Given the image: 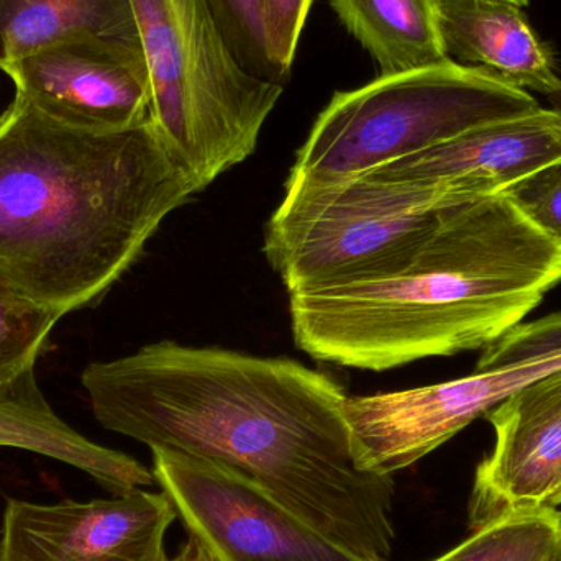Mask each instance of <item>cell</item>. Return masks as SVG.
<instances>
[{"label":"cell","instance_id":"1","mask_svg":"<svg viewBox=\"0 0 561 561\" xmlns=\"http://www.w3.org/2000/svg\"><path fill=\"white\" fill-rule=\"evenodd\" d=\"M95 421L153 448L252 480L317 533L366 561H389L394 480L353 451L348 396L289 358L158 342L82 371Z\"/></svg>","mask_w":561,"mask_h":561},{"label":"cell","instance_id":"2","mask_svg":"<svg viewBox=\"0 0 561 561\" xmlns=\"http://www.w3.org/2000/svg\"><path fill=\"white\" fill-rule=\"evenodd\" d=\"M197 193L151 118L78 130L15 98L0 114V284L62 317L95 306Z\"/></svg>","mask_w":561,"mask_h":561},{"label":"cell","instance_id":"3","mask_svg":"<svg viewBox=\"0 0 561 561\" xmlns=\"http://www.w3.org/2000/svg\"><path fill=\"white\" fill-rule=\"evenodd\" d=\"M561 283V243L503 194L465 197L388 278L290 294L294 342L313 359L386 371L483 350Z\"/></svg>","mask_w":561,"mask_h":561},{"label":"cell","instance_id":"4","mask_svg":"<svg viewBox=\"0 0 561 561\" xmlns=\"http://www.w3.org/2000/svg\"><path fill=\"white\" fill-rule=\"evenodd\" d=\"M150 76V118L206 190L243 163L284 85L250 75L209 0H130Z\"/></svg>","mask_w":561,"mask_h":561},{"label":"cell","instance_id":"5","mask_svg":"<svg viewBox=\"0 0 561 561\" xmlns=\"http://www.w3.org/2000/svg\"><path fill=\"white\" fill-rule=\"evenodd\" d=\"M461 199L440 187L371 174L287 180L263 252L289 296L388 278L411 263Z\"/></svg>","mask_w":561,"mask_h":561},{"label":"cell","instance_id":"6","mask_svg":"<svg viewBox=\"0 0 561 561\" xmlns=\"http://www.w3.org/2000/svg\"><path fill=\"white\" fill-rule=\"evenodd\" d=\"M530 92L454 61L379 75L336 92L299 148L287 180L362 176L491 122L540 111Z\"/></svg>","mask_w":561,"mask_h":561},{"label":"cell","instance_id":"7","mask_svg":"<svg viewBox=\"0 0 561 561\" xmlns=\"http://www.w3.org/2000/svg\"><path fill=\"white\" fill-rule=\"evenodd\" d=\"M151 455L154 480L184 529L220 561H366L230 468L167 448Z\"/></svg>","mask_w":561,"mask_h":561},{"label":"cell","instance_id":"8","mask_svg":"<svg viewBox=\"0 0 561 561\" xmlns=\"http://www.w3.org/2000/svg\"><path fill=\"white\" fill-rule=\"evenodd\" d=\"M176 519L170 497L147 488L53 504L9 497L0 561H168L164 539Z\"/></svg>","mask_w":561,"mask_h":561},{"label":"cell","instance_id":"9","mask_svg":"<svg viewBox=\"0 0 561 561\" xmlns=\"http://www.w3.org/2000/svg\"><path fill=\"white\" fill-rule=\"evenodd\" d=\"M15 98L45 117L85 131H117L150 118L144 51L94 36L65 39L3 69Z\"/></svg>","mask_w":561,"mask_h":561},{"label":"cell","instance_id":"10","mask_svg":"<svg viewBox=\"0 0 561 561\" xmlns=\"http://www.w3.org/2000/svg\"><path fill=\"white\" fill-rule=\"evenodd\" d=\"M519 389L510 368L405 391L346 398L345 419L363 470L392 477L460 434Z\"/></svg>","mask_w":561,"mask_h":561},{"label":"cell","instance_id":"11","mask_svg":"<svg viewBox=\"0 0 561 561\" xmlns=\"http://www.w3.org/2000/svg\"><path fill=\"white\" fill-rule=\"evenodd\" d=\"M491 454L478 465L471 491V530L507 514L552 507L561 486V369L494 405Z\"/></svg>","mask_w":561,"mask_h":561},{"label":"cell","instance_id":"12","mask_svg":"<svg viewBox=\"0 0 561 561\" xmlns=\"http://www.w3.org/2000/svg\"><path fill=\"white\" fill-rule=\"evenodd\" d=\"M557 161H561V117L553 108L542 107L523 117L471 128L366 174L477 197L503 193Z\"/></svg>","mask_w":561,"mask_h":561},{"label":"cell","instance_id":"13","mask_svg":"<svg viewBox=\"0 0 561 561\" xmlns=\"http://www.w3.org/2000/svg\"><path fill=\"white\" fill-rule=\"evenodd\" d=\"M523 9L510 0H438L445 53L457 65L547 98L561 84L557 62Z\"/></svg>","mask_w":561,"mask_h":561},{"label":"cell","instance_id":"14","mask_svg":"<svg viewBox=\"0 0 561 561\" xmlns=\"http://www.w3.org/2000/svg\"><path fill=\"white\" fill-rule=\"evenodd\" d=\"M0 447L61 461L89 474L112 494L157 484L153 471L144 463L89 440L62 421L39 388L0 402Z\"/></svg>","mask_w":561,"mask_h":561},{"label":"cell","instance_id":"15","mask_svg":"<svg viewBox=\"0 0 561 561\" xmlns=\"http://www.w3.org/2000/svg\"><path fill=\"white\" fill-rule=\"evenodd\" d=\"M94 36L140 49L130 0H0V69L65 39Z\"/></svg>","mask_w":561,"mask_h":561},{"label":"cell","instance_id":"16","mask_svg":"<svg viewBox=\"0 0 561 561\" xmlns=\"http://www.w3.org/2000/svg\"><path fill=\"white\" fill-rule=\"evenodd\" d=\"M350 35L381 75L450 61L440 33L438 0H329Z\"/></svg>","mask_w":561,"mask_h":561},{"label":"cell","instance_id":"17","mask_svg":"<svg viewBox=\"0 0 561 561\" xmlns=\"http://www.w3.org/2000/svg\"><path fill=\"white\" fill-rule=\"evenodd\" d=\"M61 313L0 284V402L38 388L35 366Z\"/></svg>","mask_w":561,"mask_h":561},{"label":"cell","instance_id":"18","mask_svg":"<svg viewBox=\"0 0 561 561\" xmlns=\"http://www.w3.org/2000/svg\"><path fill=\"white\" fill-rule=\"evenodd\" d=\"M561 536L557 507L507 514L434 561H546Z\"/></svg>","mask_w":561,"mask_h":561},{"label":"cell","instance_id":"19","mask_svg":"<svg viewBox=\"0 0 561 561\" xmlns=\"http://www.w3.org/2000/svg\"><path fill=\"white\" fill-rule=\"evenodd\" d=\"M214 15L240 65L263 81L284 85L266 39L263 0H209Z\"/></svg>","mask_w":561,"mask_h":561},{"label":"cell","instance_id":"20","mask_svg":"<svg viewBox=\"0 0 561 561\" xmlns=\"http://www.w3.org/2000/svg\"><path fill=\"white\" fill-rule=\"evenodd\" d=\"M501 194L533 226L561 243V161L523 178Z\"/></svg>","mask_w":561,"mask_h":561},{"label":"cell","instance_id":"21","mask_svg":"<svg viewBox=\"0 0 561 561\" xmlns=\"http://www.w3.org/2000/svg\"><path fill=\"white\" fill-rule=\"evenodd\" d=\"M312 3L313 0H263L270 56L284 81L289 79L297 43Z\"/></svg>","mask_w":561,"mask_h":561},{"label":"cell","instance_id":"22","mask_svg":"<svg viewBox=\"0 0 561 561\" xmlns=\"http://www.w3.org/2000/svg\"><path fill=\"white\" fill-rule=\"evenodd\" d=\"M171 561H220L210 552L209 547L206 543L201 542L196 536H191L187 542L181 547L180 553L176 559Z\"/></svg>","mask_w":561,"mask_h":561},{"label":"cell","instance_id":"23","mask_svg":"<svg viewBox=\"0 0 561 561\" xmlns=\"http://www.w3.org/2000/svg\"><path fill=\"white\" fill-rule=\"evenodd\" d=\"M547 99H549L550 108H553L561 117V84L559 88L553 89V91L547 95Z\"/></svg>","mask_w":561,"mask_h":561},{"label":"cell","instance_id":"24","mask_svg":"<svg viewBox=\"0 0 561 561\" xmlns=\"http://www.w3.org/2000/svg\"><path fill=\"white\" fill-rule=\"evenodd\" d=\"M546 561H561V536L560 539L557 540L556 546H553V549L550 550Z\"/></svg>","mask_w":561,"mask_h":561},{"label":"cell","instance_id":"25","mask_svg":"<svg viewBox=\"0 0 561 561\" xmlns=\"http://www.w3.org/2000/svg\"><path fill=\"white\" fill-rule=\"evenodd\" d=\"M559 506H561V486L559 488V491H557L556 497H553L552 501V507Z\"/></svg>","mask_w":561,"mask_h":561},{"label":"cell","instance_id":"26","mask_svg":"<svg viewBox=\"0 0 561 561\" xmlns=\"http://www.w3.org/2000/svg\"><path fill=\"white\" fill-rule=\"evenodd\" d=\"M510 2L516 3V5H519V7L529 5V0H510Z\"/></svg>","mask_w":561,"mask_h":561}]
</instances>
